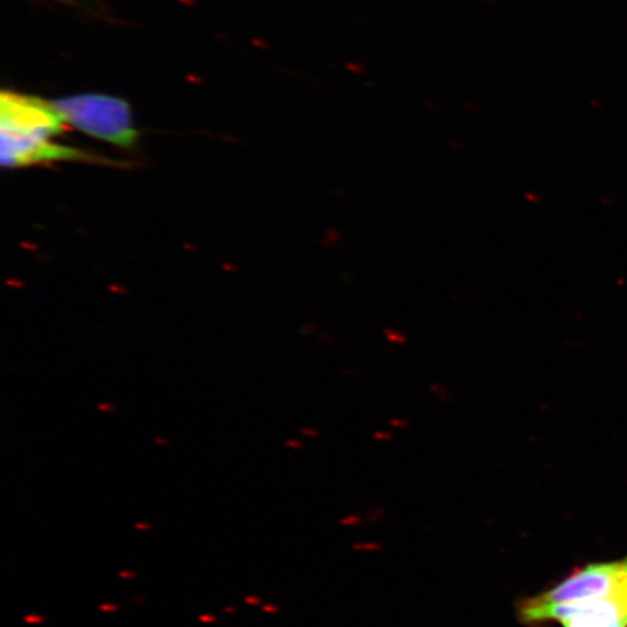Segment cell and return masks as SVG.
<instances>
[{"label":"cell","mask_w":627,"mask_h":627,"mask_svg":"<svg viewBox=\"0 0 627 627\" xmlns=\"http://www.w3.org/2000/svg\"><path fill=\"white\" fill-rule=\"evenodd\" d=\"M66 125L52 102L3 90L0 95L1 166L18 169L55 161L61 145L51 138L61 134Z\"/></svg>","instance_id":"cell-1"},{"label":"cell","mask_w":627,"mask_h":627,"mask_svg":"<svg viewBox=\"0 0 627 627\" xmlns=\"http://www.w3.org/2000/svg\"><path fill=\"white\" fill-rule=\"evenodd\" d=\"M627 588V556L610 562H594L572 571L550 588L517 604V617L524 626L550 625L557 611L598 601Z\"/></svg>","instance_id":"cell-2"},{"label":"cell","mask_w":627,"mask_h":627,"mask_svg":"<svg viewBox=\"0 0 627 627\" xmlns=\"http://www.w3.org/2000/svg\"><path fill=\"white\" fill-rule=\"evenodd\" d=\"M70 127L104 142L131 148L138 141L131 106L104 93H80L52 101Z\"/></svg>","instance_id":"cell-3"},{"label":"cell","mask_w":627,"mask_h":627,"mask_svg":"<svg viewBox=\"0 0 627 627\" xmlns=\"http://www.w3.org/2000/svg\"><path fill=\"white\" fill-rule=\"evenodd\" d=\"M552 623L560 627H627V588L598 601L560 610Z\"/></svg>","instance_id":"cell-4"},{"label":"cell","mask_w":627,"mask_h":627,"mask_svg":"<svg viewBox=\"0 0 627 627\" xmlns=\"http://www.w3.org/2000/svg\"><path fill=\"white\" fill-rule=\"evenodd\" d=\"M24 622H25L26 625H41V623H44V622H45V617L38 616V614H29V616H26V617L24 619Z\"/></svg>","instance_id":"cell-5"},{"label":"cell","mask_w":627,"mask_h":627,"mask_svg":"<svg viewBox=\"0 0 627 627\" xmlns=\"http://www.w3.org/2000/svg\"><path fill=\"white\" fill-rule=\"evenodd\" d=\"M99 608H101V611H104V613H115V611H118V605H116V604H112V602H104V604H101V605H99Z\"/></svg>","instance_id":"cell-6"},{"label":"cell","mask_w":627,"mask_h":627,"mask_svg":"<svg viewBox=\"0 0 627 627\" xmlns=\"http://www.w3.org/2000/svg\"><path fill=\"white\" fill-rule=\"evenodd\" d=\"M199 622H202V623H215L216 617L212 616V614H202V616H199Z\"/></svg>","instance_id":"cell-7"},{"label":"cell","mask_w":627,"mask_h":627,"mask_svg":"<svg viewBox=\"0 0 627 627\" xmlns=\"http://www.w3.org/2000/svg\"><path fill=\"white\" fill-rule=\"evenodd\" d=\"M244 602L245 604H251V605H259V604H261V600L259 597H245Z\"/></svg>","instance_id":"cell-8"},{"label":"cell","mask_w":627,"mask_h":627,"mask_svg":"<svg viewBox=\"0 0 627 627\" xmlns=\"http://www.w3.org/2000/svg\"><path fill=\"white\" fill-rule=\"evenodd\" d=\"M118 576H119V578H124V579H134L137 575H135L134 572H119V574H118Z\"/></svg>","instance_id":"cell-9"},{"label":"cell","mask_w":627,"mask_h":627,"mask_svg":"<svg viewBox=\"0 0 627 627\" xmlns=\"http://www.w3.org/2000/svg\"><path fill=\"white\" fill-rule=\"evenodd\" d=\"M261 610H263L264 613H278L279 611L278 607H273V605H269V604H264V605L261 607Z\"/></svg>","instance_id":"cell-10"},{"label":"cell","mask_w":627,"mask_h":627,"mask_svg":"<svg viewBox=\"0 0 627 627\" xmlns=\"http://www.w3.org/2000/svg\"><path fill=\"white\" fill-rule=\"evenodd\" d=\"M135 528H138V530H150L151 528V524H144V522H135Z\"/></svg>","instance_id":"cell-11"},{"label":"cell","mask_w":627,"mask_h":627,"mask_svg":"<svg viewBox=\"0 0 627 627\" xmlns=\"http://www.w3.org/2000/svg\"><path fill=\"white\" fill-rule=\"evenodd\" d=\"M224 611H227V613H235V608L234 607H227V608H224Z\"/></svg>","instance_id":"cell-12"}]
</instances>
